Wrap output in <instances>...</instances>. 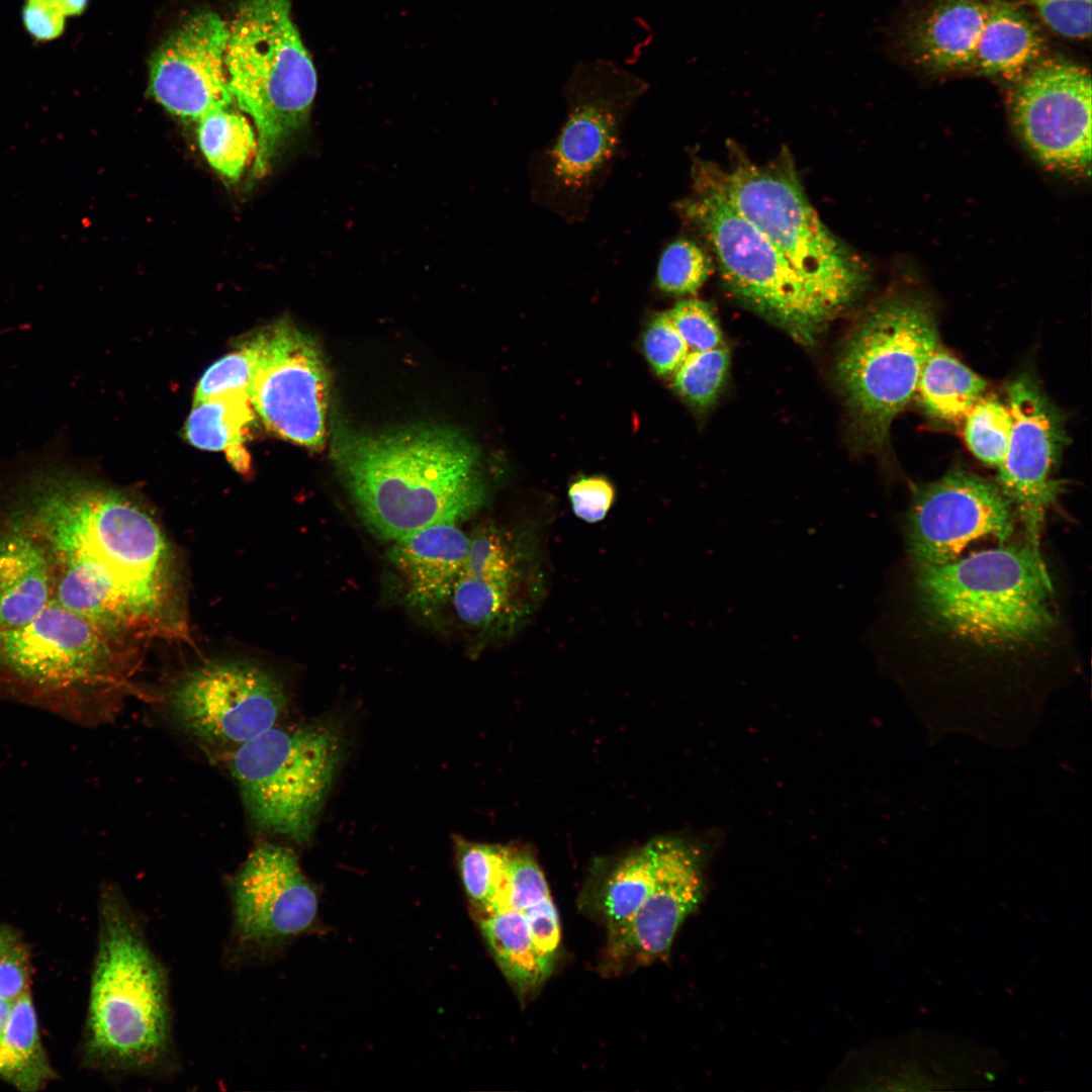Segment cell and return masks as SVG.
<instances>
[{
  "instance_id": "obj_1",
  "label": "cell",
  "mask_w": 1092,
  "mask_h": 1092,
  "mask_svg": "<svg viewBox=\"0 0 1092 1092\" xmlns=\"http://www.w3.org/2000/svg\"><path fill=\"white\" fill-rule=\"evenodd\" d=\"M30 469L11 525L43 547L52 599L114 640L178 632L172 551L151 513L63 460Z\"/></svg>"
},
{
  "instance_id": "obj_2",
  "label": "cell",
  "mask_w": 1092,
  "mask_h": 1092,
  "mask_svg": "<svg viewBox=\"0 0 1092 1092\" xmlns=\"http://www.w3.org/2000/svg\"><path fill=\"white\" fill-rule=\"evenodd\" d=\"M332 452L359 516L385 540L435 524H459L485 500L479 453L451 429L341 433Z\"/></svg>"
},
{
  "instance_id": "obj_3",
  "label": "cell",
  "mask_w": 1092,
  "mask_h": 1092,
  "mask_svg": "<svg viewBox=\"0 0 1092 1092\" xmlns=\"http://www.w3.org/2000/svg\"><path fill=\"white\" fill-rule=\"evenodd\" d=\"M98 921L84 1063L116 1077H170L180 1065L168 971L141 916L112 885L101 891Z\"/></svg>"
},
{
  "instance_id": "obj_4",
  "label": "cell",
  "mask_w": 1092,
  "mask_h": 1092,
  "mask_svg": "<svg viewBox=\"0 0 1092 1092\" xmlns=\"http://www.w3.org/2000/svg\"><path fill=\"white\" fill-rule=\"evenodd\" d=\"M115 641L51 599L26 625L0 631V701L83 726L111 720L128 675Z\"/></svg>"
},
{
  "instance_id": "obj_5",
  "label": "cell",
  "mask_w": 1092,
  "mask_h": 1092,
  "mask_svg": "<svg viewBox=\"0 0 1092 1092\" xmlns=\"http://www.w3.org/2000/svg\"><path fill=\"white\" fill-rule=\"evenodd\" d=\"M648 90L637 74L606 59L576 63L563 86L565 119L532 162L534 200L581 221L621 147L624 124Z\"/></svg>"
},
{
  "instance_id": "obj_6",
  "label": "cell",
  "mask_w": 1092,
  "mask_h": 1092,
  "mask_svg": "<svg viewBox=\"0 0 1092 1092\" xmlns=\"http://www.w3.org/2000/svg\"><path fill=\"white\" fill-rule=\"evenodd\" d=\"M225 66L234 101L256 127L253 172L261 177L308 121L317 88L291 0H241L229 24Z\"/></svg>"
},
{
  "instance_id": "obj_7",
  "label": "cell",
  "mask_w": 1092,
  "mask_h": 1092,
  "mask_svg": "<svg viewBox=\"0 0 1092 1092\" xmlns=\"http://www.w3.org/2000/svg\"><path fill=\"white\" fill-rule=\"evenodd\" d=\"M732 154L728 168L700 162L731 206L845 312L866 290L863 262L822 222L787 155L758 165L736 147Z\"/></svg>"
},
{
  "instance_id": "obj_8",
  "label": "cell",
  "mask_w": 1092,
  "mask_h": 1092,
  "mask_svg": "<svg viewBox=\"0 0 1092 1092\" xmlns=\"http://www.w3.org/2000/svg\"><path fill=\"white\" fill-rule=\"evenodd\" d=\"M692 180L677 209L708 241L728 288L799 343L813 344L841 311L731 206L699 158Z\"/></svg>"
},
{
  "instance_id": "obj_9",
  "label": "cell",
  "mask_w": 1092,
  "mask_h": 1092,
  "mask_svg": "<svg viewBox=\"0 0 1092 1092\" xmlns=\"http://www.w3.org/2000/svg\"><path fill=\"white\" fill-rule=\"evenodd\" d=\"M930 307L911 296L874 305L846 339L835 374L857 435L882 447L893 420L915 394L924 363L938 346Z\"/></svg>"
},
{
  "instance_id": "obj_10",
  "label": "cell",
  "mask_w": 1092,
  "mask_h": 1092,
  "mask_svg": "<svg viewBox=\"0 0 1092 1092\" xmlns=\"http://www.w3.org/2000/svg\"><path fill=\"white\" fill-rule=\"evenodd\" d=\"M342 744L326 724L275 725L228 758L245 809L260 830L306 841L331 788Z\"/></svg>"
},
{
  "instance_id": "obj_11",
  "label": "cell",
  "mask_w": 1092,
  "mask_h": 1092,
  "mask_svg": "<svg viewBox=\"0 0 1092 1092\" xmlns=\"http://www.w3.org/2000/svg\"><path fill=\"white\" fill-rule=\"evenodd\" d=\"M231 930L223 962L231 969L266 962L305 932L317 914V895L296 854L258 843L229 882Z\"/></svg>"
},
{
  "instance_id": "obj_12",
  "label": "cell",
  "mask_w": 1092,
  "mask_h": 1092,
  "mask_svg": "<svg viewBox=\"0 0 1092 1092\" xmlns=\"http://www.w3.org/2000/svg\"><path fill=\"white\" fill-rule=\"evenodd\" d=\"M168 705L180 729L209 752L229 757L277 725L286 697L280 681L264 668L216 660L187 672L171 690Z\"/></svg>"
},
{
  "instance_id": "obj_13",
  "label": "cell",
  "mask_w": 1092,
  "mask_h": 1092,
  "mask_svg": "<svg viewBox=\"0 0 1092 1092\" xmlns=\"http://www.w3.org/2000/svg\"><path fill=\"white\" fill-rule=\"evenodd\" d=\"M249 395L256 415L276 436L310 450L327 437L329 376L315 341L291 321L264 329Z\"/></svg>"
},
{
  "instance_id": "obj_14",
  "label": "cell",
  "mask_w": 1092,
  "mask_h": 1092,
  "mask_svg": "<svg viewBox=\"0 0 1092 1092\" xmlns=\"http://www.w3.org/2000/svg\"><path fill=\"white\" fill-rule=\"evenodd\" d=\"M1010 96L1013 125L1043 166L1089 174L1091 166L1090 73L1060 59L1038 61Z\"/></svg>"
},
{
  "instance_id": "obj_15",
  "label": "cell",
  "mask_w": 1092,
  "mask_h": 1092,
  "mask_svg": "<svg viewBox=\"0 0 1092 1092\" xmlns=\"http://www.w3.org/2000/svg\"><path fill=\"white\" fill-rule=\"evenodd\" d=\"M1016 513L999 484L965 470H951L919 487L906 522L908 551L918 565H940L985 538L1004 544Z\"/></svg>"
},
{
  "instance_id": "obj_16",
  "label": "cell",
  "mask_w": 1092,
  "mask_h": 1092,
  "mask_svg": "<svg viewBox=\"0 0 1092 1092\" xmlns=\"http://www.w3.org/2000/svg\"><path fill=\"white\" fill-rule=\"evenodd\" d=\"M1012 427L998 469V484L1011 500L1026 543L1040 551L1045 515L1060 493L1054 471L1067 443L1065 422L1035 379L1023 373L1007 387Z\"/></svg>"
},
{
  "instance_id": "obj_17",
  "label": "cell",
  "mask_w": 1092,
  "mask_h": 1092,
  "mask_svg": "<svg viewBox=\"0 0 1092 1092\" xmlns=\"http://www.w3.org/2000/svg\"><path fill=\"white\" fill-rule=\"evenodd\" d=\"M229 24L215 12L188 17L154 51L149 64V87L169 113L198 121L234 103L225 53Z\"/></svg>"
},
{
  "instance_id": "obj_18",
  "label": "cell",
  "mask_w": 1092,
  "mask_h": 1092,
  "mask_svg": "<svg viewBox=\"0 0 1092 1092\" xmlns=\"http://www.w3.org/2000/svg\"><path fill=\"white\" fill-rule=\"evenodd\" d=\"M656 841L652 888L624 931L609 942L616 958L647 965L668 953L684 920L695 911L704 893L703 855L679 838Z\"/></svg>"
},
{
  "instance_id": "obj_19",
  "label": "cell",
  "mask_w": 1092,
  "mask_h": 1092,
  "mask_svg": "<svg viewBox=\"0 0 1092 1092\" xmlns=\"http://www.w3.org/2000/svg\"><path fill=\"white\" fill-rule=\"evenodd\" d=\"M457 525L435 524L394 541L389 559L412 605L426 611L443 606L465 573L469 536Z\"/></svg>"
},
{
  "instance_id": "obj_20",
  "label": "cell",
  "mask_w": 1092,
  "mask_h": 1092,
  "mask_svg": "<svg viewBox=\"0 0 1092 1092\" xmlns=\"http://www.w3.org/2000/svg\"><path fill=\"white\" fill-rule=\"evenodd\" d=\"M988 11L989 0L933 2L907 32L914 62L939 73L972 70Z\"/></svg>"
},
{
  "instance_id": "obj_21",
  "label": "cell",
  "mask_w": 1092,
  "mask_h": 1092,
  "mask_svg": "<svg viewBox=\"0 0 1092 1092\" xmlns=\"http://www.w3.org/2000/svg\"><path fill=\"white\" fill-rule=\"evenodd\" d=\"M52 599V571L41 544L11 525L0 536V631L26 625Z\"/></svg>"
},
{
  "instance_id": "obj_22",
  "label": "cell",
  "mask_w": 1092,
  "mask_h": 1092,
  "mask_svg": "<svg viewBox=\"0 0 1092 1092\" xmlns=\"http://www.w3.org/2000/svg\"><path fill=\"white\" fill-rule=\"evenodd\" d=\"M1044 49L1037 24L1016 4L989 0L973 71L1018 80L1034 66Z\"/></svg>"
},
{
  "instance_id": "obj_23",
  "label": "cell",
  "mask_w": 1092,
  "mask_h": 1092,
  "mask_svg": "<svg viewBox=\"0 0 1092 1092\" xmlns=\"http://www.w3.org/2000/svg\"><path fill=\"white\" fill-rule=\"evenodd\" d=\"M255 417L247 391H223L193 402L184 435L198 449L223 452L237 471L247 474L251 469V457L246 441Z\"/></svg>"
},
{
  "instance_id": "obj_24",
  "label": "cell",
  "mask_w": 1092,
  "mask_h": 1092,
  "mask_svg": "<svg viewBox=\"0 0 1092 1092\" xmlns=\"http://www.w3.org/2000/svg\"><path fill=\"white\" fill-rule=\"evenodd\" d=\"M56 1078L42 1045L29 990L15 998L0 1037V1079L16 1089L34 1092Z\"/></svg>"
},
{
  "instance_id": "obj_25",
  "label": "cell",
  "mask_w": 1092,
  "mask_h": 1092,
  "mask_svg": "<svg viewBox=\"0 0 1092 1092\" xmlns=\"http://www.w3.org/2000/svg\"><path fill=\"white\" fill-rule=\"evenodd\" d=\"M480 929L496 964L521 998L541 987L552 968L536 949L522 911L483 914Z\"/></svg>"
},
{
  "instance_id": "obj_26",
  "label": "cell",
  "mask_w": 1092,
  "mask_h": 1092,
  "mask_svg": "<svg viewBox=\"0 0 1092 1092\" xmlns=\"http://www.w3.org/2000/svg\"><path fill=\"white\" fill-rule=\"evenodd\" d=\"M450 600L458 619L485 636H511L525 623L532 605L526 587L507 586L464 573Z\"/></svg>"
},
{
  "instance_id": "obj_27",
  "label": "cell",
  "mask_w": 1092,
  "mask_h": 1092,
  "mask_svg": "<svg viewBox=\"0 0 1092 1092\" xmlns=\"http://www.w3.org/2000/svg\"><path fill=\"white\" fill-rule=\"evenodd\" d=\"M985 389L982 377L937 346L924 363L914 396L931 417L958 422L982 398Z\"/></svg>"
},
{
  "instance_id": "obj_28",
  "label": "cell",
  "mask_w": 1092,
  "mask_h": 1092,
  "mask_svg": "<svg viewBox=\"0 0 1092 1092\" xmlns=\"http://www.w3.org/2000/svg\"><path fill=\"white\" fill-rule=\"evenodd\" d=\"M656 870V841L632 851L608 876L601 908L609 930V942L627 927L649 894Z\"/></svg>"
},
{
  "instance_id": "obj_29",
  "label": "cell",
  "mask_w": 1092,
  "mask_h": 1092,
  "mask_svg": "<svg viewBox=\"0 0 1092 1092\" xmlns=\"http://www.w3.org/2000/svg\"><path fill=\"white\" fill-rule=\"evenodd\" d=\"M199 148L209 165L229 180L241 178L257 155V133L248 118L222 108L197 121Z\"/></svg>"
},
{
  "instance_id": "obj_30",
  "label": "cell",
  "mask_w": 1092,
  "mask_h": 1092,
  "mask_svg": "<svg viewBox=\"0 0 1092 1092\" xmlns=\"http://www.w3.org/2000/svg\"><path fill=\"white\" fill-rule=\"evenodd\" d=\"M519 540L494 526H482L469 536L465 573L507 586L527 587V553Z\"/></svg>"
},
{
  "instance_id": "obj_31",
  "label": "cell",
  "mask_w": 1092,
  "mask_h": 1092,
  "mask_svg": "<svg viewBox=\"0 0 1092 1092\" xmlns=\"http://www.w3.org/2000/svg\"><path fill=\"white\" fill-rule=\"evenodd\" d=\"M512 846L456 840L465 892L482 914L492 911L508 868Z\"/></svg>"
},
{
  "instance_id": "obj_32",
  "label": "cell",
  "mask_w": 1092,
  "mask_h": 1092,
  "mask_svg": "<svg viewBox=\"0 0 1092 1092\" xmlns=\"http://www.w3.org/2000/svg\"><path fill=\"white\" fill-rule=\"evenodd\" d=\"M965 439L982 462L998 468L1005 457L1012 427L1008 405L994 398H981L964 419Z\"/></svg>"
},
{
  "instance_id": "obj_33",
  "label": "cell",
  "mask_w": 1092,
  "mask_h": 1092,
  "mask_svg": "<svg viewBox=\"0 0 1092 1092\" xmlns=\"http://www.w3.org/2000/svg\"><path fill=\"white\" fill-rule=\"evenodd\" d=\"M729 359V351L724 345L690 353L671 375L673 388L696 407L711 406L725 382Z\"/></svg>"
},
{
  "instance_id": "obj_34",
  "label": "cell",
  "mask_w": 1092,
  "mask_h": 1092,
  "mask_svg": "<svg viewBox=\"0 0 1092 1092\" xmlns=\"http://www.w3.org/2000/svg\"><path fill=\"white\" fill-rule=\"evenodd\" d=\"M712 272L709 255L694 241L679 238L662 251L656 270V285L674 295L696 294Z\"/></svg>"
},
{
  "instance_id": "obj_35",
  "label": "cell",
  "mask_w": 1092,
  "mask_h": 1092,
  "mask_svg": "<svg viewBox=\"0 0 1092 1092\" xmlns=\"http://www.w3.org/2000/svg\"><path fill=\"white\" fill-rule=\"evenodd\" d=\"M263 343L264 329L210 365L196 384L193 402L229 390H244L249 393Z\"/></svg>"
},
{
  "instance_id": "obj_36",
  "label": "cell",
  "mask_w": 1092,
  "mask_h": 1092,
  "mask_svg": "<svg viewBox=\"0 0 1092 1092\" xmlns=\"http://www.w3.org/2000/svg\"><path fill=\"white\" fill-rule=\"evenodd\" d=\"M549 896L547 881L535 857L524 848L512 847L505 879L491 912L504 909L524 911Z\"/></svg>"
},
{
  "instance_id": "obj_37",
  "label": "cell",
  "mask_w": 1092,
  "mask_h": 1092,
  "mask_svg": "<svg viewBox=\"0 0 1092 1092\" xmlns=\"http://www.w3.org/2000/svg\"><path fill=\"white\" fill-rule=\"evenodd\" d=\"M691 353L723 346V337L710 305L699 299L678 301L667 310Z\"/></svg>"
},
{
  "instance_id": "obj_38",
  "label": "cell",
  "mask_w": 1092,
  "mask_h": 1092,
  "mask_svg": "<svg viewBox=\"0 0 1092 1092\" xmlns=\"http://www.w3.org/2000/svg\"><path fill=\"white\" fill-rule=\"evenodd\" d=\"M643 349L654 371L671 376L691 353L667 311L657 314L643 336Z\"/></svg>"
},
{
  "instance_id": "obj_39",
  "label": "cell",
  "mask_w": 1092,
  "mask_h": 1092,
  "mask_svg": "<svg viewBox=\"0 0 1092 1092\" xmlns=\"http://www.w3.org/2000/svg\"><path fill=\"white\" fill-rule=\"evenodd\" d=\"M31 974L28 949L19 933L0 925V996L14 1000L29 990Z\"/></svg>"
},
{
  "instance_id": "obj_40",
  "label": "cell",
  "mask_w": 1092,
  "mask_h": 1092,
  "mask_svg": "<svg viewBox=\"0 0 1092 1092\" xmlns=\"http://www.w3.org/2000/svg\"><path fill=\"white\" fill-rule=\"evenodd\" d=\"M1042 21L1058 34L1072 39L1091 36L1092 0H1029Z\"/></svg>"
},
{
  "instance_id": "obj_41",
  "label": "cell",
  "mask_w": 1092,
  "mask_h": 1092,
  "mask_svg": "<svg viewBox=\"0 0 1092 1092\" xmlns=\"http://www.w3.org/2000/svg\"><path fill=\"white\" fill-rule=\"evenodd\" d=\"M574 515L586 523L605 519L615 498L613 484L601 476H582L568 489Z\"/></svg>"
},
{
  "instance_id": "obj_42",
  "label": "cell",
  "mask_w": 1092,
  "mask_h": 1092,
  "mask_svg": "<svg viewBox=\"0 0 1092 1092\" xmlns=\"http://www.w3.org/2000/svg\"><path fill=\"white\" fill-rule=\"evenodd\" d=\"M522 912L536 949L552 968L560 944V924L551 896Z\"/></svg>"
},
{
  "instance_id": "obj_43",
  "label": "cell",
  "mask_w": 1092,
  "mask_h": 1092,
  "mask_svg": "<svg viewBox=\"0 0 1092 1092\" xmlns=\"http://www.w3.org/2000/svg\"><path fill=\"white\" fill-rule=\"evenodd\" d=\"M65 18L52 0H26L22 9L24 28L38 41L58 38L65 30Z\"/></svg>"
},
{
  "instance_id": "obj_44",
  "label": "cell",
  "mask_w": 1092,
  "mask_h": 1092,
  "mask_svg": "<svg viewBox=\"0 0 1092 1092\" xmlns=\"http://www.w3.org/2000/svg\"><path fill=\"white\" fill-rule=\"evenodd\" d=\"M58 9L65 15L77 16L86 9L88 0H52Z\"/></svg>"
},
{
  "instance_id": "obj_45",
  "label": "cell",
  "mask_w": 1092,
  "mask_h": 1092,
  "mask_svg": "<svg viewBox=\"0 0 1092 1092\" xmlns=\"http://www.w3.org/2000/svg\"><path fill=\"white\" fill-rule=\"evenodd\" d=\"M13 1000L0 996V1037L8 1022Z\"/></svg>"
}]
</instances>
